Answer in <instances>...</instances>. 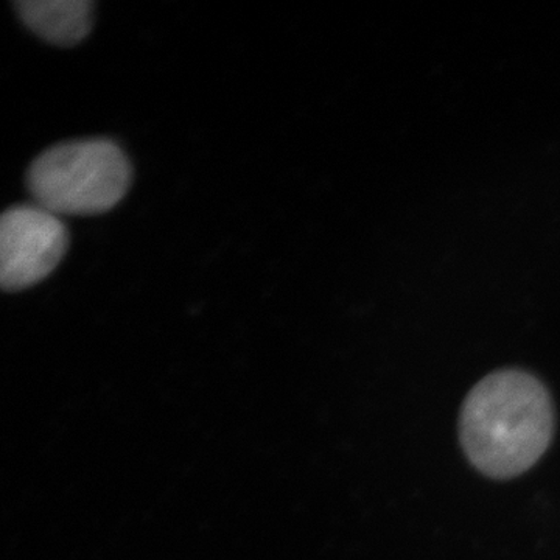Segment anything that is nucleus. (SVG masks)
Here are the masks:
<instances>
[{
	"label": "nucleus",
	"mask_w": 560,
	"mask_h": 560,
	"mask_svg": "<svg viewBox=\"0 0 560 560\" xmlns=\"http://www.w3.org/2000/svg\"><path fill=\"white\" fill-rule=\"evenodd\" d=\"M459 430L475 469L493 480H511L550 447L555 407L544 383L528 372H493L464 400Z\"/></svg>",
	"instance_id": "1"
},
{
	"label": "nucleus",
	"mask_w": 560,
	"mask_h": 560,
	"mask_svg": "<svg viewBox=\"0 0 560 560\" xmlns=\"http://www.w3.org/2000/svg\"><path fill=\"white\" fill-rule=\"evenodd\" d=\"M27 184L36 205L57 215H98L127 195L131 165L113 140H70L36 158Z\"/></svg>",
	"instance_id": "2"
},
{
	"label": "nucleus",
	"mask_w": 560,
	"mask_h": 560,
	"mask_svg": "<svg viewBox=\"0 0 560 560\" xmlns=\"http://www.w3.org/2000/svg\"><path fill=\"white\" fill-rule=\"evenodd\" d=\"M69 245L60 215L39 205L14 206L0 221V285L31 289L54 272Z\"/></svg>",
	"instance_id": "3"
},
{
	"label": "nucleus",
	"mask_w": 560,
	"mask_h": 560,
	"mask_svg": "<svg viewBox=\"0 0 560 560\" xmlns=\"http://www.w3.org/2000/svg\"><path fill=\"white\" fill-rule=\"evenodd\" d=\"M14 7L25 25L57 46H75L91 32L94 3L90 0H21Z\"/></svg>",
	"instance_id": "4"
}]
</instances>
